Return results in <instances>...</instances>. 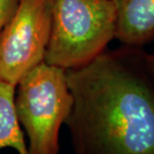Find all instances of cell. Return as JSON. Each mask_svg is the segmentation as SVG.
Here are the masks:
<instances>
[{"label": "cell", "mask_w": 154, "mask_h": 154, "mask_svg": "<svg viewBox=\"0 0 154 154\" xmlns=\"http://www.w3.org/2000/svg\"><path fill=\"white\" fill-rule=\"evenodd\" d=\"M145 54L122 45L66 71L74 154H154V73Z\"/></svg>", "instance_id": "6da1fadb"}, {"label": "cell", "mask_w": 154, "mask_h": 154, "mask_svg": "<svg viewBox=\"0 0 154 154\" xmlns=\"http://www.w3.org/2000/svg\"><path fill=\"white\" fill-rule=\"evenodd\" d=\"M44 62L65 71L83 67L106 50L116 34L113 0H51Z\"/></svg>", "instance_id": "7a4b0ae2"}, {"label": "cell", "mask_w": 154, "mask_h": 154, "mask_svg": "<svg viewBox=\"0 0 154 154\" xmlns=\"http://www.w3.org/2000/svg\"><path fill=\"white\" fill-rule=\"evenodd\" d=\"M73 97L66 71L45 62L16 85L15 107L28 136L29 154H58L60 129L70 116Z\"/></svg>", "instance_id": "3957f363"}, {"label": "cell", "mask_w": 154, "mask_h": 154, "mask_svg": "<svg viewBox=\"0 0 154 154\" xmlns=\"http://www.w3.org/2000/svg\"><path fill=\"white\" fill-rule=\"evenodd\" d=\"M51 0H19L0 33V78L12 85L43 63L51 30Z\"/></svg>", "instance_id": "277c9868"}, {"label": "cell", "mask_w": 154, "mask_h": 154, "mask_svg": "<svg viewBox=\"0 0 154 154\" xmlns=\"http://www.w3.org/2000/svg\"><path fill=\"white\" fill-rule=\"evenodd\" d=\"M116 34L122 45L142 48L154 41V0H113Z\"/></svg>", "instance_id": "5b68a950"}, {"label": "cell", "mask_w": 154, "mask_h": 154, "mask_svg": "<svg viewBox=\"0 0 154 154\" xmlns=\"http://www.w3.org/2000/svg\"><path fill=\"white\" fill-rule=\"evenodd\" d=\"M16 86L0 78V150L12 148L29 154L15 107Z\"/></svg>", "instance_id": "8992f818"}, {"label": "cell", "mask_w": 154, "mask_h": 154, "mask_svg": "<svg viewBox=\"0 0 154 154\" xmlns=\"http://www.w3.org/2000/svg\"><path fill=\"white\" fill-rule=\"evenodd\" d=\"M18 1L19 0H0V33L10 20Z\"/></svg>", "instance_id": "52a82bcc"}, {"label": "cell", "mask_w": 154, "mask_h": 154, "mask_svg": "<svg viewBox=\"0 0 154 154\" xmlns=\"http://www.w3.org/2000/svg\"><path fill=\"white\" fill-rule=\"evenodd\" d=\"M146 60H147V63H148L150 69L152 70V72L154 73V52L152 53H148V52H146Z\"/></svg>", "instance_id": "ba28073f"}]
</instances>
